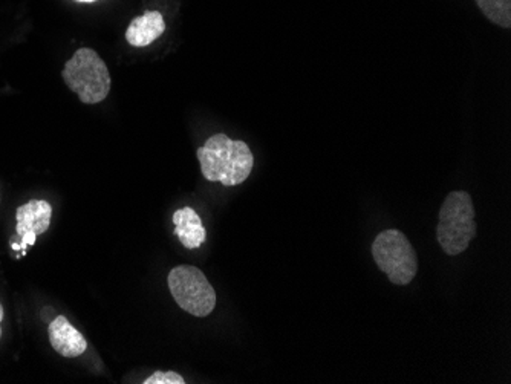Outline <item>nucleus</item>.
<instances>
[{
	"label": "nucleus",
	"mask_w": 511,
	"mask_h": 384,
	"mask_svg": "<svg viewBox=\"0 0 511 384\" xmlns=\"http://www.w3.org/2000/svg\"><path fill=\"white\" fill-rule=\"evenodd\" d=\"M198 160L205 180L225 187L245 182L254 166L250 147L244 142H233L224 133L210 136L198 149Z\"/></svg>",
	"instance_id": "f257e3e1"
},
{
	"label": "nucleus",
	"mask_w": 511,
	"mask_h": 384,
	"mask_svg": "<svg viewBox=\"0 0 511 384\" xmlns=\"http://www.w3.org/2000/svg\"><path fill=\"white\" fill-rule=\"evenodd\" d=\"M64 84L84 104H97L111 93L113 78L106 64L93 49L82 48L64 64Z\"/></svg>",
	"instance_id": "f03ea898"
},
{
	"label": "nucleus",
	"mask_w": 511,
	"mask_h": 384,
	"mask_svg": "<svg viewBox=\"0 0 511 384\" xmlns=\"http://www.w3.org/2000/svg\"><path fill=\"white\" fill-rule=\"evenodd\" d=\"M477 236L475 207L467 192H452L439 210L437 238L444 253L458 256Z\"/></svg>",
	"instance_id": "7ed1b4c3"
},
{
	"label": "nucleus",
	"mask_w": 511,
	"mask_h": 384,
	"mask_svg": "<svg viewBox=\"0 0 511 384\" xmlns=\"http://www.w3.org/2000/svg\"><path fill=\"white\" fill-rule=\"evenodd\" d=\"M372 256L381 271L395 285H409L418 271V259L412 243L398 230H386L375 238Z\"/></svg>",
	"instance_id": "20e7f679"
},
{
	"label": "nucleus",
	"mask_w": 511,
	"mask_h": 384,
	"mask_svg": "<svg viewBox=\"0 0 511 384\" xmlns=\"http://www.w3.org/2000/svg\"><path fill=\"white\" fill-rule=\"evenodd\" d=\"M169 290L176 303L195 317H207L216 307V292L200 268L181 265L169 272Z\"/></svg>",
	"instance_id": "39448f33"
},
{
	"label": "nucleus",
	"mask_w": 511,
	"mask_h": 384,
	"mask_svg": "<svg viewBox=\"0 0 511 384\" xmlns=\"http://www.w3.org/2000/svg\"><path fill=\"white\" fill-rule=\"evenodd\" d=\"M49 343L55 352L62 357L74 359L80 357L88 350V343L82 332H78L68 319L64 316L55 317L48 326Z\"/></svg>",
	"instance_id": "423d86ee"
},
{
	"label": "nucleus",
	"mask_w": 511,
	"mask_h": 384,
	"mask_svg": "<svg viewBox=\"0 0 511 384\" xmlns=\"http://www.w3.org/2000/svg\"><path fill=\"white\" fill-rule=\"evenodd\" d=\"M166 31V22L160 11H147L144 15L133 19L126 31L127 44L137 48H144L153 44Z\"/></svg>",
	"instance_id": "0eeeda50"
},
{
	"label": "nucleus",
	"mask_w": 511,
	"mask_h": 384,
	"mask_svg": "<svg viewBox=\"0 0 511 384\" xmlns=\"http://www.w3.org/2000/svg\"><path fill=\"white\" fill-rule=\"evenodd\" d=\"M51 218H53V207L46 201L33 200L20 205L15 213L17 234L24 236L28 231H34L37 236L44 234L51 225Z\"/></svg>",
	"instance_id": "6e6552de"
},
{
	"label": "nucleus",
	"mask_w": 511,
	"mask_h": 384,
	"mask_svg": "<svg viewBox=\"0 0 511 384\" xmlns=\"http://www.w3.org/2000/svg\"><path fill=\"white\" fill-rule=\"evenodd\" d=\"M175 234L180 239L185 249H200L207 239V230L202 225L200 214L191 207L176 210L173 213Z\"/></svg>",
	"instance_id": "1a4fd4ad"
},
{
	"label": "nucleus",
	"mask_w": 511,
	"mask_h": 384,
	"mask_svg": "<svg viewBox=\"0 0 511 384\" xmlns=\"http://www.w3.org/2000/svg\"><path fill=\"white\" fill-rule=\"evenodd\" d=\"M477 4L490 22L502 28H510L511 0H477Z\"/></svg>",
	"instance_id": "9d476101"
},
{
	"label": "nucleus",
	"mask_w": 511,
	"mask_h": 384,
	"mask_svg": "<svg viewBox=\"0 0 511 384\" xmlns=\"http://www.w3.org/2000/svg\"><path fill=\"white\" fill-rule=\"evenodd\" d=\"M144 384H185V379L181 377L180 374H176L173 370H169V372H161V370H156L155 374H152L151 377H147Z\"/></svg>",
	"instance_id": "9b49d317"
},
{
	"label": "nucleus",
	"mask_w": 511,
	"mask_h": 384,
	"mask_svg": "<svg viewBox=\"0 0 511 384\" xmlns=\"http://www.w3.org/2000/svg\"><path fill=\"white\" fill-rule=\"evenodd\" d=\"M11 249L15 250V251H20L22 245H20V243L11 242Z\"/></svg>",
	"instance_id": "f8f14e48"
},
{
	"label": "nucleus",
	"mask_w": 511,
	"mask_h": 384,
	"mask_svg": "<svg viewBox=\"0 0 511 384\" xmlns=\"http://www.w3.org/2000/svg\"><path fill=\"white\" fill-rule=\"evenodd\" d=\"M4 320V307L0 305V321ZM0 337H2V328H0Z\"/></svg>",
	"instance_id": "ddd939ff"
},
{
	"label": "nucleus",
	"mask_w": 511,
	"mask_h": 384,
	"mask_svg": "<svg viewBox=\"0 0 511 384\" xmlns=\"http://www.w3.org/2000/svg\"><path fill=\"white\" fill-rule=\"evenodd\" d=\"M77 2H82V4H93L95 0H77Z\"/></svg>",
	"instance_id": "4468645a"
}]
</instances>
